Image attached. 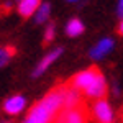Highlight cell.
Returning <instances> with one entry per match:
<instances>
[{
  "label": "cell",
  "instance_id": "cell-1",
  "mask_svg": "<svg viewBox=\"0 0 123 123\" xmlns=\"http://www.w3.org/2000/svg\"><path fill=\"white\" fill-rule=\"evenodd\" d=\"M41 105L46 108L49 115L56 120L59 113L62 112V107H64V85H57L54 87L49 94L41 100Z\"/></svg>",
  "mask_w": 123,
  "mask_h": 123
},
{
  "label": "cell",
  "instance_id": "cell-2",
  "mask_svg": "<svg viewBox=\"0 0 123 123\" xmlns=\"http://www.w3.org/2000/svg\"><path fill=\"white\" fill-rule=\"evenodd\" d=\"M98 74H100L98 67L92 66V67H89V69H85V71H82V72L76 74V76L69 80V84L72 85L74 89H77L79 92H85V90L92 85V82L97 79Z\"/></svg>",
  "mask_w": 123,
  "mask_h": 123
},
{
  "label": "cell",
  "instance_id": "cell-3",
  "mask_svg": "<svg viewBox=\"0 0 123 123\" xmlns=\"http://www.w3.org/2000/svg\"><path fill=\"white\" fill-rule=\"evenodd\" d=\"M92 115L98 123H112L113 122V112L110 104L102 98V100H95L94 107H92Z\"/></svg>",
  "mask_w": 123,
  "mask_h": 123
},
{
  "label": "cell",
  "instance_id": "cell-4",
  "mask_svg": "<svg viewBox=\"0 0 123 123\" xmlns=\"http://www.w3.org/2000/svg\"><path fill=\"white\" fill-rule=\"evenodd\" d=\"M80 94H82V92H79L77 89H74V87L69 84V82H67V84H64V107H62V110L69 112V110L77 108L79 105L84 102Z\"/></svg>",
  "mask_w": 123,
  "mask_h": 123
},
{
  "label": "cell",
  "instance_id": "cell-5",
  "mask_svg": "<svg viewBox=\"0 0 123 123\" xmlns=\"http://www.w3.org/2000/svg\"><path fill=\"white\" fill-rule=\"evenodd\" d=\"M84 95L87 98H92V100H102V98H105V95H107V84H105V77L102 76V72L97 76V79L92 82V85L84 92Z\"/></svg>",
  "mask_w": 123,
  "mask_h": 123
},
{
  "label": "cell",
  "instance_id": "cell-6",
  "mask_svg": "<svg viewBox=\"0 0 123 123\" xmlns=\"http://www.w3.org/2000/svg\"><path fill=\"white\" fill-rule=\"evenodd\" d=\"M25 104H26L25 97H21V95H13V97H10V98H7V100L3 102V112L7 115H18L20 112L25 108Z\"/></svg>",
  "mask_w": 123,
  "mask_h": 123
},
{
  "label": "cell",
  "instance_id": "cell-7",
  "mask_svg": "<svg viewBox=\"0 0 123 123\" xmlns=\"http://www.w3.org/2000/svg\"><path fill=\"white\" fill-rule=\"evenodd\" d=\"M62 54V48H56V49H53V51H49V54H46V56L41 59V62H39L38 66H36V69H35V72H33V77H38L41 76L44 71H46L48 67L51 66L54 61H56L57 57Z\"/></svg>",
  "mask_w": 123,
  "mask_h": 123
},
{
  "label": "cell",
  "instance_id": "cell-8",
  "mask_svg": "<svg viewBox=\"0 0 123 123\" xmlns=\"http://www.w3.org/2000/svg\"><path fill=\"white\" fill-rule=\"evenodd\" d=\"M112 49H113V41L110 38H104L90 49V57H92V59H102V57H104L105 54H108Z\"/></svg>",
  "mask_w": 123,
  "mask_h": 123
},
{
  "label": "cell",
  "instance_id": "cell-9",
  "mask_svg": "<svg viewBox=\"0 0 123 123\" xmlns=\"http://www.w3.org/2000/svg\"><path fill=\"white\" fill-rule=\"evenodd\" d=\"M39 5H41V0H20L18 13L21 17H31L36 13Z\"/></svg>",
  "mask_w": 123,
  "mask_h": 123
},
{
  "label": "cell",
  "instance_id": "cell-10",
  "mask_svg": "<svg viewBox=\"0 0 123 123\" xmlns=\"http://www.w3.org/2000/svg\"><path fill=\"white\" fill-rule=\"evenodd\" d=\"M66 33H67V36H71V38L82 35V33H84V23L79 18L69 20V23L66 25Z\"/></svg>",
  "mask_w": 123,
  "mask_h": 123
},
{
  "label": "cell",
  "instance_id": "cell-11",
  "mask_svg": "<svg viewBox=\"0 0 123 123\" xmlns=\"http://www.w3.org/2000/svg\"><path fill=\"white\" fill-rule=\"evenodd\" d=\"M49 13H51V5L49 3H41L39 8L35 13V21L36 23H44L46 20H49Z\"/></svg>",
  "mask_w": 123,
  "mask_h": 123
},
{
  "label": "cell",
  "instance_id": "cell-12",
  "mask_svg": "<svg viewBox=\"0 0 123 123\" xmlns=\"http://www.w3.org/2000/svg\"><path fill=\"white\" fill-rule=\"evenodd\" d=\"M15 54V48L13 46H3L0 48V67H3Z\"/></svg>",
  "mask_w": 123,
  "mask_h": 123
},
{
  "label": "cell",
  "instance_id": "cell-13",
  "mask_svg": "<svg viewBox=\"0 0 123 123\" xmlns=\"http://www.w3.org/2000/svg\"><path fill=\"white\" fill-rule=\"evenodd\" d=\"M54 25L53 23H49L48 25V28H46V31H44V44H48L49 41H53L54 39Z\"/></svg>",
  "mask_w": 123,
  "mask_h": 123
},
{
  "label": "cell",
  "instance_id": "cell-14",
  "mask_svg": "<svg viewBox=\"0 0 123 123\" xmlns=\"http://www.w3.org/2000/svg\"><path fill=\"white\" fill-rule=\"evenodd\" d=\"M118 17L123 20V0H118Z\"/></svg>",
  "mask_w": 123,
  "mask_h": 123
},
{
  "label": "cell",
  "instance_id": "cell-15",
  "mask_svg": "<svg viewBox=\"0 0 123 123\" xmlns=\"http://www.w3.org/2000/svg\"><path fill=\"white\" fill-rule=\"evenodd\" d=\"M10 8H12V5H10V3H3V7H2V13H7Z\"/></svg>",
  "mask_w": 123,
  "mask_h": 123
},
{
  "label": "cell",
  "instance_id": "cell-16",
  "mask_svg": "<svg viewBox=\"0 0 123 123\" xmlns=\"http://www.w3.org/2000/svg\"><path fill=\"white\" fill-rule=\"evenodd\" d=\"M118 33L123 36V20H122V23H120V26H118Z\"/></svg>",
  "mask_w": 123,
  "mask_h": 123
},
{
  "label": "cell",
  "instance_id": "cell-17",
  "mask_svg": "<svg viewBox=\"0 0 123 123\" xmlns=\"http://www.w3.org/2000/svg\"><path fill=\"white\" fill-rule=\"evenodd\" d=\"M69 2H77V0H69Z\"/></svg>",
  "mask_w": 123,
  "mask_h": 123
},
{
  "label": "cell",
  "instance_id": "cell-18",
  "mask_svg": "<svg viewBox=\"0 0 123 123\" xmlns=\"http://www.w3.org/2000/svg\"><path fill=\"white\" fill-rule=\"evenodd\" d=\"M5 123H8V122H5Z\"/></svg>",
  "mask_w": 123,
  "mask_h": 123
}]
</instances>
